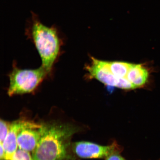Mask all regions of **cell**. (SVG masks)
<instances>
[{"label":"cell","mask_w":160,"mask_h":160,"mask_svg":"<svg viewBox=\"0 0 160 160\" xmlns=\"http://www.w3.org/2000/svg\"><path fill=\"white\" fill-rule=\"evenodd\" d=\"M79 130V128L69 124H43L41 139L33 152V160L72 159L69 154L71 140Z\"/></svg>","instance_id":"1"},{"label":"cell","mask_w":160,"mask_h":160,"mask_svg":"<svg viewBox=\"0 0 160 160\" xmlns=\"http://www.w3.org/2000/svg\"><path fill=\"white\" fill-rule=\"evenodd\" d=\"M31 13L26 23L25 35L33 42L41 57L42 66L49 73L61 49L62 32L57 25H46L37 14L33 12Z\"/></svg>","instance_id":"2"},{"label":"cell","mask_w":160,"mask_h":160,"mask_svg":"<svg viewBox=\"0 0 160 160\" xmlns=\"http://www.w3.org/2000/svg\"><path fill=\"white\" fill-rule=\"evenodd\" d=\"M47 71L42 66L34 69H22L15 67L9 74L8 94L9 96L30 93L44 78Z\"/></svg>","instance_id":"3"},{"label":"cell","mask_w":160,"mask_h":160,"mask_svg":"<svg viewBox=\"0 0 160 160\" xmlns=\"http://www.w3.org/2000/svg\"><path fill=\"white\" fill-rule=\"evenodd\" d=\"M75 154L83 159H105L114 153L121 152L122 148L115 142L102 146L87 141L76 142L72 145Z\"/></svg>","instance_id":"4"},{"label":"cell","mask_w":160,"mask_h":160,"mask_svg":"<svg viewBox=\"0 0 160 160\" xmlns=\"http://www.w3.org/2000/svg\"><path fill=\"white\" fill-rule=\"evenodd\" d=\"M42 126L24 120L18 135V148L29 152L34 151L41 137Z\"/></svg>","instance_id":"5"},{"label":"cell","mask_w":160,"mask_h":160,"mask_svg":"<svg viewBox=\"0 0 160 160\" xmlns=\"http://www.w3.org/2000/svg\"><path fill=\"white\" fill-rule=\"evenodd\" d=\"M24 119L16 120L11 123L8 133L2 144L5 152V160H11L18 149L17 137Z\"/></svg>","instance_id":"6"},{"label":"cell","mask_w":160,"mask_h":160,"mask_svg":"<svg viewBox=\"0 0 160 160\" xmlns=\"http://www.w3.org/2000/svg\"><path fill=\"white\" fill-rule=\"evenodd\" d=\"M151 71L143 64L133 63L130 70L128 80L135 89L145 87L148 83Z\"/></svg>","instance_id":"7"},{"label":"cell","mask_w":160,"mask_h":160,"mask_svg":"<svg viewBox=\"0 0 160 160\" xmlns=\"http://www.w3.org/2000/svg\"><path fill=\"white\" fill-rule=\"evenodd\" d=\"M11 123L3 120L0 121V141L3 143L9 132Z\"/></svg>","instance_id":"8"},{"label":"cell","mask_w":160,"mask_h":160,"mask_svg":"<svg viewBox=\"0 0 160 160\" xmlns=\"http://www.w3.org/2000/svg\"><path fill=\"white\" fill-rule=\"evenodd\" d=\"M11 160H34L29 152L18 149L14 154Z\"/></svg>","instance_id":"9"},{"label":"cell","mask_w":160,"mask_h":160,"mask_svg":"<svg viewBox=\"0 0 160 160\" xmlns=\"http://www.w3.org/2000/svg\"><path fill=\"white\" fill-rule=\"evenodd\" d=\"M119 152L114 153L108 157L105 160H127L120 155Z\"/></svg>","instance_id":"10"},{"label":"cell","mask_w":160,"mask_h":160,"mask_svg":"<svg viewBox=\"0 0 160 160\" xmlns=\"http://www.w3.org/2000/svg\"><path fill=\"white\" fill-rule=\"evenodd\" d=\"M0 160H5V152L2 144H0Z\"/></svg>","instance_id":"11"}]
</instances>
